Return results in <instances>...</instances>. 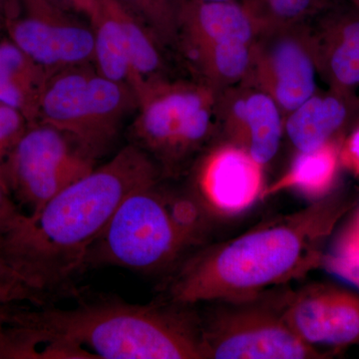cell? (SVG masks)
I'll use <instances>...</instances> for the list:
<instances>
[{
  "mask_svg": "<svg viewBox=\"0 0 359 359\" xmlns=\"http://www.w3.org/2000/svg\"><path fill=\"white\" fill-rule=\"evenodd\" d=\"M355 202L327 197L188 255L165 283L168 302L242 301L299 280L325 261L323 247Z\"/></svg>",
  "mask_w": 359,
  "mask_h": 359,
  "instance_id": "cell-1",
  "label": "cell"
},
{
  "mask_svg": "<svg viewBox=\"0 0 359 359\" xmlns=\"http://www.w3.org/2000/svg\"><path fill=\"white\" fill-rule=\"evenodd\" d=\"M172 302L6 311L7 358L205 359L201 318Z\"/></svg>",
  "mask_w": 359,
  "mask_h": 359,
  "instance_id": "cell-2",
  "label": "cell"
},
{
  "mask_svg": "<svg viewBox=\"0 0 359 359\" xmlns=\"http://www.w3.org/2000/svg\"><path fill=\"white\" fill-rule=\"evenodd\" d=\"M160 174L138 146L123 149L37 211L25 212L0 240V259L39 294L62 285L86 268L90 249L122 200Z\"/></svg>",
  "mask_w": 359,
  "mask_h": 359,
  "instance_id": "cell-3",
  "label": "cell"
},
{
  "mask_svg": "<svg viewBox=\"0 0 359 359\" xmlns=\"http://www.w3.org/2000/svg\"><path fill=\"white\" fill-rule=\"evenodd\" d=\"M209 215L193 195H178L159 179L130 192L95 241L87 266H115L142 273L172 271L203 242Z\"/></svg>",
  "mask_w": 359,
  "mask_h": 359,
  "instance_id": "cell-4",
  "label": "cell"
},
{
  "mask_svg": "<svg viewBox=\"0 0 359 359\" xmlns=\"http://www.w3.org/2000/svg\"><path fill=\"white\" fill-rule=\"evenodd\" d=\"M136 146L159 168L175 175L209 143L219 122V93L205 83L146 85L137 93Z\"/></svg>",
  "mask_w": 359,
  "mask_h": 359,
  "instance_id": "cell-5",
  "label": "cell"
},
{
  "mask_svg": "<svg viewBox=\"0 0 359 359\" xmlns=\"http://www.w3.org/2000/svg\"><path fill=\"white\" fill-rule=\"evenodd\" d=\"M290 294L273 289L242 301L212 302L214 308L200 316L205 359L327 358L285 321Z\"/></svg>",
  "mask_w": 359,
  "mask_h": 359,
  "instance_id": "cell-6",
  "label": "cell"
},
{
  "mask_svg": "<svg viewBox=\"0 0 359 359\" xmlns=\"http://www.w3.org/2000/svg\"><path fill=\"white\" fill-rule=\"evenodd\" d=\"M74 138L41 122L25 130L4 162L2 176L18 205L32 214L95 168Z\"/></svg>",
  "mask_w": 359,
  "mask_h": 359,
  "instance_id": "cell-7",
  "label": "cell"
},
{
  "mask_svg": "<svg viewBox=\"0 0 359 359\" xmlns=\"http://www.w3.org/2000/svg\"><path fill=\"white\" fill-rule=\"evenodd\" d=\"M252 47L247 82L273 97L283 112L289 114L316 93L320 72L306 23L264 26Z\"/></svg>",
  "mask_w": 359,
  "mask_h": 359,
  "instance_id": "cell-8",
  "label": "cell"
},
{
  "mask_svg": "<svg viewBox=\"0 0 359 359\" xmlns=\"http://www.w3.org/2000/svg\"><path fill=\"white\" fill-rule=\"evenodd\" d=\"M36 4L34 13L11 25L13 43L48 75L93 61L91 25L47 0Z\"/></svg>",
  "mask_w": 359,
  "mask_h": 359,
  "instance_id": "cell-9",
  "label": "cell"
},
{
  "mask_svg": "<svg viewBox=\"0 0 359 359\" xmlns=\"http://www.w3.org/2000/svg\"><path fill=\"white\" fill-rule=\"evenodd\" d=\"M283 316L311 346H359V294L351 290L325 283L290 290Z\"/></svg>",
  "mask_w": 359,
  "mask_h": 359,
  "instance_id": "cell-10",
  "label": "cell"
},
{
  "mask_svg": "<svg viewBox=\"0 0 359 359\" xmlns=\"http://www.w3.org/2000/svg\"><path fill=\"white\" fill-rule=\"evenodd\" d=\"M263 168L245 149L226 142L201 162L193 196L208 215L236 216L262 199Z\"/></svg>",
  "mask_w": 359,
  "mask_h": 359,
  "instance_id": "cell-11",
  "label": "cell"
},
{
  "mask_svg": "<svg viewBox=\"0 0 359 359\" xmlns=\"http://www.w3.org/2000/svg\"><path fill=\"white\" fill-rule=\"evenodd\" d=\"M282 112L273 97L250 82L219 93V120L229 143L245 149L262 166L271 162L280 148Z\"/></svg>",
  "mask_w": 359,
  "mask_h": 359,
  "instance_id": "cell-12",
  "label": "cell"
},
{
  "mask_svg": "<svg viewBox=\"0 0 359 359\" xmlns=\"http://www.w3.org/2000/svg\"><path fill=\"white\" fill-rule=\"evenodd\" d=\"M306 25L318 72L332 91L353 95L359 87V6L330 4Z\"/></svg>",
  "mask_w": 359,
  "mask_h": 359,
  "instance_id": "cell-13",
  "label": "cell"
},
{
  "mask_svg": "<svg viewBox=\"0 0 359 359\" xmlns=\"http://www.w3.org/2000/svg\"><path fill=\"white\" fill-rule=\"evenodd\" d=\"M137 105L131 87L112 81L95 69L80 102L73 138L97 159L112 145L125 118Z\"/></svg>",
  "mask_w": 359,
  "mask_h": 359,
  "instance_id": "cell-14",
  "label": "cell"
},
{
  "mask_svg": "<svg viewBox=\"0 0 359 359\" xmlns=\"http://www.w3.org/2000/svg\"><path fill=\"white\" fill-rule=\"evenodd\" d=\"M264 26L240 1L181 0L179 34L184 46L201 47L218 42L252 44Z\"/></svg>",
  "mask_w": 359,
  "mask_h": 359,
  "instance_id": "cell-15",
  "label": "cell"
},
{
  "mask_svg": "<svg viewBox=\"0 0 359 359\" xmlns=\"http://www.w3.org/2000/svg\"><path fill=\"white\" fill-rule=\"evenodd\" d=\"M353 95L316 93L289 113L285 133L297 153L311 152L334 141L358 109Z\"/></svg>",
  "mask_w": 359,
  "mask_h": 359,
  "instance_id": "cell-16",
  "label": "cell"
},
{
  "mask_svg": "<svg viewBox=\"0 0 359 359\" xmlns=\"http://www.w3.org/2000/svg\"><path fill=\"white\" fill-rule=\"evenodd\" d=\"M340 147L335 141L311 152L297 153L289 171L275 184L264 189L262 199L282 191H295L308 199L327 197L337 179Z\"/></svg>",
  "mask_w": 359,
  "mask_h": 359,
  "instance_id": "cell-17",
  "label": "cell"
},
{
  "mask_svg": "<svg viewBox=\"0 0 359 359\" xmlns=\"http://www.w3.org/2000/svg\"><path fill=\"white\" fill-rule=\"evenodd\" d=\"M185 48L189 57L204 76L205 83L218 93L249 79L254 60L252 44L218 42Z\"/></svg>",
  "mask_w": 359,
  "mask_h": 359,
  "instance_id": "cell-18",
  "label": "cell"
},
{
  "mask_svg": "<svg viewBox=\"0 0 359 359\" xmlns=\"http://www.w3.org/2000/svg\"><path fill=\"white\" fill-rule=\"evenodd\" d=\"M100 1L101 13L91 25L95 69L102 76L127 85L134 91L133 69L124 33L107 0Z\"/></svg>",
  "mask_w": 359,
  "mask_h": 359,
  "instance_id": "cell-19",
  "label": "cell"
},
{
  "mask_svg": "<svg viewBox=\"0 0 359 359\" xmlns=\"http://www.w3.org/2000/svg\"><path fill=\"white\" fill-rule=\"evenodd\" d=\"M264 26L304 25L330 6L328 0H240Z\"/></svg>",
  "mask_w": 359,
  "mask_h": 359,
  "instance_id": "cell-20",
  "label": "cell"
},
{
  "mask_svg": "<svg viewBox=\"0 0 359 359\" xmlns=\"http://www.w3.org/2000/svg\"><path fill=\"white\" fill-rule=\"evenodd\" d=\"M139 18L162 44L178 39L181 0H118Z\"/></svg>",
  "mask_w": 359,
  "mask_h": 359,
  "instance_id": "cell-21",
  "label": "cell"
},
{
  "mask_svg": "<svg viewBox=\"0 0 359 359\" xmlns=\"http://www.w3.org/2000/svg\"><path fill=\"white\" fill-rule=\"evenodd\" d=\"M39 304V292L28 287L0 259V309L15 302Z\"/></svg>",
  "mask_w": 359,
  "mask_h": 359,
  "instance_id": "cell-22",
  "label": "cell"
},
{
  "mask_svg": "<svg viewBox=\"0 0 359 359\" xmlns=\"http://www.w3.org/2000/svg\"><path fill=\"white\" fill-rule=\"evenodd\" d=\"M359 259V210L335 245L334 254L325 261L347 262Z\"/></svg>",
  "mask_w": 359,
  "mask_h": 359,
  "instance_id": "cell-23",
  "label": "cell"
},
{
  "mask_svg": "<svg viewBox=\"0 0 359 359\" xmlns=\"http://www.w3.org/2000/svg\"><path fill=\"white\" fill-rule=\"evenodd\" d=\"M23 214L6 184L0 181V240L18 224Z\"/></svg>",
  "mask_w": 359,
  "mask_h": 359,
  "instance_id": "cell-24",
  "label": "cell"
},
{
  "mask_svg": "<svg viewBox=\"0 0 359 359\" xmlns=\"http://www.w3.org/2000/svg\"><path fill=\"white\" fill-rule=\"evenodd\" d=\"M70 11L77 14L80 18L88 21L90 25L95 22L101 13L100 0H47Z\"/></svg>",
  "mask_w": 359,
  "mask_h": 359,
  "instance_id": "cell-25",
  "label": "cell"
},
{
  "mask_svg": "<svg viewBox=\"0 0 359 359\" xmlns=\"http://www.w3.org/2000/svg\"><path fill=\"white\" fill-rule=\"evenodd\" d=\"M340 162L359 178V126L351 132L340 148Z\"/></svg>",
  "mask_w": 359,
  "mask_h": 359,
  "instance_id": "cell-26",
  "label": "cell"
},
{
  "mask_svg": "<svg viewBox=\"0 0 359 359\" xmlns=\"http://www.w3.org/2000/svg\"><path fill=\"white\" fill-rule=\"evenodd\" d=\"M328 268L334 273L351 280L359 287V259L347 262H325Z\"/></svg>",
  "mask_w": 359,
  "mask_h": 359,
  "instance_id": "cell-27",
  "label": "cell"
},
{
  "mask_svg": "<svg viewBox=\"0 0 359 359\" xmlns=\"http://www.w3.org/2000/svg\"><path fill=\"white\" fill-rule=\"evenodd\" d=\"M6 330L4 318L0 313V358H6Z\"/></svg>",
  "mask_w": 359,
  "mask_h": 359,
  "instance_id": "cell-28",
  "label": "cell"
},
{
  "mask_svg": "<svg viewBox=\"0 0 359 359\" xmlns=\"http://www.w3.org/2000/svg\"><path fill=\"white\" fill-rule=\"evenodd\" d=\"M203 2H229V1H240V0H198Z\"/></svg>",
  "mask_w": 359,
  "mask_h": 359,
  "instance_id": "cell-29",
  "label": "cell"
},
{
  "mask_svg": "<svg viewBox=\"0 0 359 359\" xmlns=\"http://www.w3.org/2000/svg\"><path fill=\"white\" fill-rule=\"evenodd\" d=\"M347 1L353 2V4H356V6H359V0H347Z\"/></svg>",
  "mask_w": 359,
  "mask_h": 359,
  "instance_id": "cell-30",
  "label": "cell"
}]
</instances>
